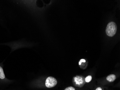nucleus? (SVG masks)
<instances>
[{"instance_id": "f257e3e1", "label": "nucleus", "mask_w": 120, "mask_h": 90, "mask_svg": "<svg viewBox=\"0 0 120 90\" xmlns=\"http://www.w3.org/2000/svg\"><path fill=\"white\" fill-rule=\"evenodd\" d=\"M117 26L114 22H109L107 25L106 32L108 36L112 37L116 34L117 31Z\"/></svg>"}, {"instance_id": "f03ea898", "label": "nucleus", "mask_w": 120, "mask_h": 90, "mask_svg": "<svg viewBox=\"0 0 120 90\" xmlns=\"http://www.w3.org/2000/svg\"><path fill=\"white\" fill-rule=\"evenodd\" d=\"M73 82L75 86L81 88L84 86L86 82L84 77L82 76H77L73 78Z\"/></svg>"}, {"instance_id": "7ed1b4c3", "label": "nucleus", "mask_w": 120, "mask_h": 90, "mask_svg": "<svg viewBox=\"0 0 120 90\" xmlns=\"http://www.w3.org/2000/svg\"><path fill=\"white\" fill-rule=\"evenodd\" d=\"M58 82L55 78L52 76H49L46 79L45 82V86L48 88L55 87L57 85Z\"/></svg>"}, {"instance_id": "20e7f679", "label": "nucleus", "mask_w": 120, "mask_h": 90, "mask_svg": "<svg viewBox=\"0 0 120 90\" xmlns=\"http://www.w3.org/2000/svg\"><path fill=\"white\" fill-rule=\"evenodd\" d=\"M116 78V76L114 74H111L109 75L106 78V80L110 82H112L115 81Z\"/></svg>"}, {"instance_id": "39448f33", "label": "nucleus", "mask_w": 120, "mask_h": 90, "mask_svg": "<svg viewBox=\"0 0 120 90\" xmlns=\"http://www.w3.org/2000/svg\"><path fill=\"white\" fill-rule=\"evenodd\" d=\"M5 78V75L2 67L0 66V79H4Z\"/></svg>"}, {"instance_id": "423d86ee", "label": "nucleus", "mask_w": 120, "mask_h": 90, "mask_svg": "<svg viewBox=\"0 0 120 90\" xmlns=\"http://www.w3.org/2000/svg\"><path fill=\"white\" fill-rule=\"evenodd\" d=\"M92 79V76H91L89 75L86 77V78H85V80L86 82H89L91 81Z\"/></svg>"}, {"instance_id": "0eeeda50", "label": "nucleus", "mask_w": 120, "mask_h": 90, "mask_svg": "<svg viewBox=\"0 0 120 90\" xmlns=\"http://www.w3.org/2000/svg\"><path fill=\"white\" fill-rule=\"evenodd\" d=\"M64 90H75V88L72 86H69L66 88Z\"/></svg>"}, {"instance_id": "6e6552de", "label": "nucleus", "mask_w": 120, "mask_h": 90, "mask_svg": "<svg viewBox=\"0 0 120 90\" xmlns=\"http://www.w3.org/2000/svg\"><path fill=\"white\" fill-rule=\"evenodd\" d=\"M86 60L84 59H81L79 61V65L81 64L82 63H85Z\"/></svg>"}, {"instance_id": "1a4fd4ad", "label": "nucleus", "mask_w": 120, "mask_h": 90, "mask_svg": "<svg viewBox=\"0 0 120 90\" xmlns=\"http://www.w3.org/2000/svg\"><path fill=\"white\" fill-rule=\"evenodd\" d=\"M96 90H102L101 88H100V87H98V88H97L96 89Z\"/></svg>"}]
</instances>
